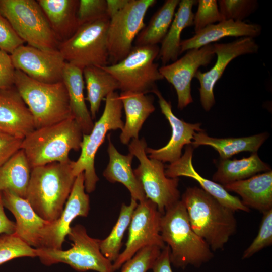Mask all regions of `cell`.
Returning a JSON list of instances; mask_svg holds the SVG:
<instances>
[{
  "mask_svg": "<svg viewBox=\"0 0 272 272\" xmlns=\"http://www.w3.org/2000/svg\"><path fill=\"white\" fill-rule=\"evenodd\" d=\"M181 200L193 230L212 251L222 250L236 232L235 212L197 186L188 187Z\"/></svg>",
  "mask_w": 272,
  "mask_h": 272,
  "instance_id": "cell-1",
  "label": "cell"
},
{
  "mask_svg": "<svg viewBox=\"0 0 272 272\" xmlns=\"http://www.w3.org/2000/svg\"><path fill=\"white\" fill-rule=\"evenodd\" d=\"M74 161L53 162L31 168L25 199L43 219L53 222L62 212L76 177Z\"/></svg>",
  "mask_w": 272,
  "mask_h": 272,
  "instance_id": "cell-2",
  "label": "cell"
},
{
  "mask_svg": "<svg viewBox=\"0 0 272 272\" xmlns=\"http://www.w3.org/2000/svg\"><path fill=\"white\" fill-rule=\"evenodd\" d=\"M160 234L170 248L171 263L175 267L184 269L188 265L199 267L214 257L208 244L192 229L181 199L162 215Z\"/></svg>",
  "mask_w": 272,
  "mask_h": 272,
  "instance_id": "cell-3",
  "label": "cell"
},
{
  "mask_svg": "<svg viewBox=\"0 0 272 272\" xmlns=\"http://www.w3.org/2000/svg\"><path fill=\"white\" fill-rule=\"evenodd\" d=\"M83 133L73 118L35 129L23 140L21 148L31 168L70 159L71 150L81 148Z\"/></svg>",
  "mask_w": 272,
  "mask_h": 272,
  "instance_id": "cell-4",
  "label": "cell"
},
{
  "mask_svg": "<svg viewBox=\"0 0 272 272\" xmlns=\"http://www.w3.org/2000/svg\"><path fill=\"white\" fill-rule=\"evenodd\" d=\"M14 85L31 111L36 129L73 118L62 81L44 83L16 70Z\"/></svg>",
  "mask_w": 272,
  "mask_h": 272,
  "instance_id": "cell-5",
  "label": "cell"
},
{
  "mask_svg": "<svg viewBox=\"0 0 272 272\" xmlns=\"http://www.w3.org/2000/svg\"><path fill=\"white\" fill-rule=\"evenodd\" d=\"M72 247L66 250L37 248V257L46 265L63 263L79 272H115L113 263L101 253L100 240L91 237L85 227L77 224L71 227L67 235Z\"/></svg>",
  "mask_w": 272,
  "mask_h": 272,
  "instance_id": "cell-6",
  "label": "cell"
},
{
  "mask_svg": "<svg viewBox=\"0 0 272 272\" xmlns=\"http://www.w3.org/2000/svg\"><path fill=\"white\" fill-rule=\"evenodd\" d=\"M0 13L28 45L42 50H58L59 43L37 1L0 0Z\"/></svg>",
  "mask_w": 272,
  "mask_h": 272,
  "instance_id": "cell-7",
  "label": "cell"
},
{
  "mask_svg": "<svg viewBox=\"0 0 272 272\" xmlns=\"http://www.w3.org/2000/svg\"><path fill=\"white\" fill-rule=\"evenodd\" d=\"M123 105L116 92L109 94L105 98V105L103 113L96 122L88 134H83L81 145V154L76 161L74 162L73 174L76 177L83 172L85 191L93 192L99 181L94 166L96 153L105 140L107 132L111 130L122 129L124 123L122 120Z\"/></svg>",
  "mask_w": 272,
  "mask_h": 272,
  "instance_id": "cell-8",
  "label": "cell"
},
{
  "mask_svg": "<svg viewBox=\"0 0 272 272\" xmlns=\"http://www.w3.org/2000/svg\"><path fill=\"white\" fill-rule=\"evenodd\" d=\"M110 18L107 16L79 27L58 50L65 61L82 70L91 66L107 65L109 53L107 33Z\"/></svg>",
  "mask_w": 272,
  "mask_h": 272,
  "instance_id": "cell-9",
  "label": "cell"
},
{
  "mask_svg": "<svg viewBox=\"0 0 272 272\" xmlns=\"http://www.w3.org/2000/svg\"><path fill=\"white\" fill-rule=\"evenodd\" d=\"M159 49L158 45L134 46L119 62L101 67L116 80L121 92H151L156 82L163 79L154 63Z\"/></svg>",
  "mask_w": 272,
  "mask_h": 272,
  "instance_id": "cell-10",
  "label": "cell"
},
{
  "mask_svg": "<svg viewBox=\"0 0 272 272\" xmlns=\"http://www.w3.org/2000/svg\"><path fill=\"white\" fill-rule=\"evenodd\" d=\"M128 146L129 153L139 161L140 164L133 172L146 198L155 203L163 215L167 209L180 199L179 178L167 177L163 163L147 156V145L144 138L132 139Z\"/></svg>",
  "mask_w": 272,
  "mask_h": 272,
  "instance_id": "cell-11",
  "label": "cell"
},
{
  "mask_svg": "<svg viewBox=\"0 0 272 272\" xmlns=\"http://www.w3.org/2000/svg\"><path fill=\"white\" fill-rule=\"evenodd\" d=\"M155 0H129L126 6L110 19L107 33L109 62L115 64L131 51L132 43L145 27L144 18Z\"/></svg>",
  "mask_w": 272,
  "mask_h": 272,
  "instance_id": "cell-12",
  "label": "cell"
},
{
  "mask_svg": "<svg viewBox=\"0 0 272 272\" xmlns=\"http://www.w3.org/2000/svg\"><path fill=\"white\" fill-rule=\"evenodd\" d=\"M162 216L157 205L151 200L147 198L138 203L128 227L125 248L113 262L115 271L145 247L154 245L161 249L164 247L165 244L160 234Z\"/></svg>",
  "mask_w": 272,
  "mask_h": 272,
  "instance_id": "cell-13",
  "label": "cell"
},
{
  "mask_svg": "<svg viewBox=\"0 0 272 272\" xmlns=\"http://www.w3.org/2000/svg\"><path fill=\"white\" fill-rule=\"evenodd\" d=\"M215 54L212 44L187 51L172 63L159 67L161 75L174 87L178 99L177 107L183 109L193 102L191 80L200 66H206Z\"/></svg>",
  "mask_w": 272,
  "mask_h": 272,
  "instance_id": "cell-14",
  "label": "cell"
},
{
  "mask_svg": "<svg viewBox=\"0 0 272 272\" xmlns=\"http://www.w3.org/2000/svg\"><path fill=\"white\" fill-rule=\"evenodd\" d=\"M213 45L217 56L215 65L206 72L198 70L194 76L200 84V101L206 111H210L215 103L214 88L228 64L239 56L257 53L259 49L251 37H241L231 42L215 43Z\"/></svg>",
  "mask_w": 272,
  "mask_h": 272,
  "instance_id": "cell-15",
  "label": "cell"
},
{
  "mask_svg": "<svg viewBox=\"0 0 272 272\" xmlns=\"http://www.w3.org/2000/svg\"><path fill=\"white\" fill-rule=\"evenodd\" d=\"M10 56L15 70L22 71L33 80L47 84L62 81L66 61L58 50H44L22 45Z\"/></svg>",
  "mask_w": 272,
  "mask_h": 272,
  "instance_id": "cell-16",
  "label": "cell"
},
{
  "mask_svg": "<svg viewBox=\"0 0 272 272\" xmlns=\"http://www.w3.org/2000/svg\"><path fill=\"white\" fill-rule=\"evenodd\" d=\"M90 210V199L84 185V174L75 179L72 191L59 217L50 222L46 227L41 248L61 249L65 238L71 230V225L77 217H86Z\"/></svg>",
  "mask_w": 272,
  "mask_h": 272,
  "instance_id": "cell-17",
  "label": "cell"
},
{
  "mask_svg": "<svg viewBox=\"0 0 272 272\" xmlns=\"http://www.w3.org/2000/svg\"><path fill=\"white\" fill-rule=\"evenodd\" d=\"M157 95L161 112L168 120L171 127L172 134L168 143L164 147L155 149L147 147L146 154L149 158L162 162L171 163L182 156V150L184 146L191 144L194 134L203 130L200 123H190L177 117L173 113L172 106L163 97L156 87L151 92Z\"/></svg>",
  "mask_w": 272,
  "mask_h": 272,
  "instance_id": "cell-18",
  "label": "cell"
},
{
  "mask_svg": "<svg viewBox=\"0 0 272 272\" xmlns=\"http://www.w3.org/2000/svg\"><path fill=\"white\" fill-rule=\"evenodd\" d=\"M1 192L4 208L15 218V233L31 247L41 248L45 229L50 222L39 216L25 198L8 190Z\"/></svg>",
  "mask_w": 272,
  "mask_h": 272,
  "instance_id": "cell-19",
  "label": "cell"
},
{
  "mask_svg": "<svg viewBox=\"0 0 272 272\" xmlns=\"http://www.w3.org/2000/svg\"><path fill=\"white\" fill-rule=\"evenodd\" d=\"M35 129L32 114L15 86L0 89V131L23 140Z\"/></svg>",
  "mask_w": 272,
  "mask_h": 272,
  "instance_id": "cell-20",
  "label": "cell"
},
{
  "mask_svg": "<svg viewBox=\"0 0 272 272\" xmlns=\"http://www.w3.org/2000/svg\"><path fill=\"white\" fill-rule=\"evenodd\" d=\"M193 150L191 144L186 145L181 157L166 166V176L170 178L180 176L191 178L197 182L200 188L225 207L235 212H249L250 209L244 205L239 198L230 194L222 185L202 177L195 170L192 163Z\"/></svg>",
  "mask_w": 272,
  "mask_h": 272,
  "instance_id": "cell-21",
  "label": "cell"
},
{
  "mask_svg": "<svg viewBox=\"0 0 272 272\" xmlns=\"http://www.w3.org/2000/svg\"><path fill=\"white\" fill-rule=\"evenodd\" d=\"M261 26L257 24L243 21L224 20L216 24L210 25L192 37L180 43V54L192 49H198L226 37H254L261 32Z\"/></svg>",
  "mask_w": 272,
  "mask_h": 272,
  "instance_id": "cell-22",
  "label": "cell"
},
{
  "mask_svg": "<svg viewBox=\"0 0 272 272\" xmlns=\"http://www.w3.org/2000/svg\"><path fill=\"white\" fill-rule=\"evenodd\" d=\"M242 198L244 205L262 213L272 209V171L264 172L244 180L222 185Z\"/></svg>",
  "mask_w": 272,
  "mask_h": 272,
  "instance_id": "cell-23",
  "label": "cell"
},
{
  "mask_svg": "<svg viewBox=\"0 0 272 272\" xmlns=\"http://www.w3.org/2000/svg\"><path fill=\"white\" fill-rule=\"evenodd\" d=\"M119 98L126 115L120 140L123 144L128 145L131 139H139V133L143 124L155 111V108L153 97L146 94L121 92Z\"/></svg>",
  "mask_w": 272,
  "mask_h": 272,
  "instance_id": "cell-24",
  "label": "cell"
},
{
  "mask_svg": "<svg viewBox=\"0 0 272 272\" xmlns=\"http://www.w3.org/2000/svg\"><path fill=\"white\" fill-rule=\"evenodd\" d=\"M107 152L109 163L103 173V176L111 183L119 182L129 190L131 198L139 202L147 199L142 186L135 176L131 164L134 156L129 153L122 155L116 149L108 135Z\"/></svg>",
  "mask_w": 272,
  "mask_h": 272,
  "instance_id": "cell-25",
  "label": "cell"
},
{
  "mask_svg": "<svg viewBox=\"0 0 272 272\" xmlns=\"http://www.w3.org/2000/svg\"><path fill=\"white\" fill-rule=\"evenodd\" d=\"M60 43L69 39L79 27L77 13L79 0H37Z\"/></svg>",
  "mask_w": 272,
  "mask_h": 272,
  "instance_id": "cell-26",
  "label": "cell"
},
{
  "mask_svg": "<svg viewBox=\"0 0 272 272\" xmlns=\"http://www.w3.org/2000/svg\"><path fill=\"white\" fill-rule=\"evenodd\" d=\"M62 81L67 91L72 115L80 126L83 134H88L94 123L85 102L83 70L66 62Z\"/></svg>",
  "mask_w": 272,
  "mask_h": 272,
  "instance_id": "cell-27",
  "label": "cell"
},
{
  "mask_svg": "<svg viewBox=\"0 0 272 272\" xmlns=\"http://www.w3.org/2000/svg\"><path fill=\"white\" fill-rule=\"evenodd\" d=\"M197 3L194 0L180 1L177 12L168 31L161 42L158 55L165 65L170 61H175L180 54L181 34L186 27L193 25V6Z\"/></svg>",
  "mask_w": 272,
  "mask_h": 272,
  "instance_id": "cell-28",
  "label": "cell"
},
{
  "mask_svg": "<svg viewBox=\"0 0 272 272\" xmlns=\"http://www.w3.org/2000/svg\"><path fill=\"white\" fill-rule=\"evenodd\" d=\"M268 137L264 132L240 138H216L209 136L203 130L194 134L191 145L194 149L210 146L218 152L221 159H226L240 152L256 153Z\"/></svg>",
  "mask_w": 272,
  "mask_h": 272,
  "instance_id": "cell-29",
  "label": "cell"
},
{
  "mask_svg": "<svg viewBox=\"0 0 272 272\" xmlns=\"http://www.w3.org/2000/svg\"><path fill=\"white\" fill-rule=\"evenodd\" d=\"M271 170L257 153L240 159H221L212 180L222 185L250 178L261 172Z\"/></svg>",
  "mask_w": 272,
  "mask_h": 272,
  "instance_id": "cell-30",
  "label": "cell"
},
{
  "mask_svg": "<svg viewBox=\"0 0 272 272\" xmlns=\"http://www.w3.org/2000/svg\"><path fill=\"white\" fill-rule=\"evenodd\" d=\"M31 168L20 149L0 166V191L8 190L25 198Z\"/></svg>",
  "mask_w": 272,
  "mask_h": 272,
  "instance_id": "cell-31",
  "label": "cell"
},
{
  "mask_svg": "<svg viewBox=\"0 0 272 272\" xmlns=\"http://www.w3.org/2000/svg\"><path fill=\"white\" fill-rule=\"evenodd\" d=\"M87 97L85 99L90 104V112L92 119L95 118L102 101L111 92L119 89L116 80L101 67L91 66L83 70Z\"/></svg>",
  "mask_w": 272,
  "mask_h": 272,
  "instance_id": "cell-32",
  "label": "cell"
},
{
  "mask_svg": "<svg viewBox=\"0 0 272 272\" xmlns=\"http://www.w3.org/2000/svg\"><path fill=\"white\" fill-rule=\"evenodd\" d=\"M179 0H166L153 15L148 24L134 40L135 46L156 45L161 43L171 24Z\"/></svg>",
  "mask_w": 272,
  "mask_h": 272,
  "instance_id": "cell-33",
  "label": "cell"
},
{
  "mask_svg": "<svg viewBox=\"0 0 272 272\" xmlns=\"http://www.w3.org/2000/svg\"><path fill=\"white\" fill-rule=\"evenodd\" d=\"M138 203V201L132 198L129 205L122 203L118 220L110 234L105 239L100 240L99 247L101 253L112 263L120 254L122 239Z\"/></svg>",
  "mask_w": 272,
  "mask_h": 272,
  "instance_id": "cell-34",
  "label": "cell"
},
{
  "mask_svg": "<svg viewBox=\"0 0 272 272\" xmlns=\"http://www.w3.org/2000/svg\"><path fill=\"white\" fill-rule=\"evenodd\" d=\"M24 257H36L35 249L15 233L0 235V265L13 259Z\"/></svg>",
  "mask_w": 272,
  "mask_h": 272,
  "instance_id": "cell-35",
  "label": "cell"
},
{
  "mask_svg": "<svg viewBox=\"0 0 272 272\" xmlns=\"http://www.w3.org/2000/svg\"><path fill=\"white\" fill-rule=\"evenodd\" d=\"M218 4L224 20L241 22L254 13L258 7L255 0H220Z\"/></svg>",
  "mask_w": 272,
  "mask_h": 272,
  "instance_id": "cell-36",
  "label": "cell"
},
{
  "mask_svg": "<svg viewBox=\"0 0 272 272\" xmlns=\"http://www.w3.org/2000/svg\"><path fill=\"white\" fill-rule=\"evenodd\" d=\"M161 250L154 245L142 248L122 265L121 272H147L152 269Z\"/></svg>",
  "mask_w": 272,
  "mask_h": 272,
  "instance_id": "cell-37",
  "label": "cell"
},
{
  "mask_svg": "<svg viewBox=\"0 0 272 272\" xmlns=\"http://www.w3.org/2000/svg\"><path fill=\"white\" fill-rule=\"evenodd\" d=\"M272 244V209L263 213L258 232L250 245L244 250L242 259L252 257Z\"/></svg>",
  "mask_w": 272,
  "mask_h": 272,
  "instance_id": "cell-38",
  "label": "cell"
},
{
  "mask_svg": "<svg viewBox=\"0 0 272 272\" xmlns=\"http://www.w3.org/2000/svg\"><path fill=\"white\" fill-rule=\"evenodd\" d=\"M197 3V9L193 18L195 33L210 25L224 20L216 0H198Z\"/></svg>",
  "mask_w": 272,
  "mask_h": 272,
  "instance_id": "cell-39",
  "label": "cell"
},
{
  "mask_svg": "<svg viewBox=\"0 0 272 272\" xmlns=\"http://www.w3.org/2000/svg\"><path fill=\"white\" fill-rule=\"evenodd\" d=\"M106 8V0H79L77 13L79 26L108 16Z\"/></svg>",
  "mask_w": 272,
  "mask_h": 272,
  "instance_id": "cell-40",
  "label": "cell"
},
{
  "mask_svg": "<svg viewBox=\"0 0 272 272\" xmlns=\"http://www.w3.org/2000/svg\"><path fill=\"white\" fill-rule=\"evenodd\" d=\"M24 42L16 33L8 20L0 13V49L11 54Z\"/></svg>",
  "mask_w": 272,
  "mask_h": 272,
  "instance_id": "cell-41",
  "label": "cell"
},
{
  "mask_svg": "<svg viewBox=\"0 0 272 272\" xmlns=\"http://www.w3.org/2000/svg\"><path fill=\"white\" fill-rule=\"evenodd\" d=\"M15 70L10 55L0 49V89L14 86Z\"/></svg>",
  "mask_w": 272,
  "mask_h": 272,
  "instance_id": "cell-42",
  "label": "cell"
},
{
  "mask_svg": "<svg viewBox=\"0 0 272 272\" xmlns=\"http://www.w3.org/2000/svg\"><path fill=\"white\" fill-rule=\"evenodd\" d=\"M22 141L0 131V166L20 149Z\"/></svg>",
  "mask_w": 272,
  "mask_h": 272,
  "instance_id": "cell-43",
  "label": "cell"
},
{
  "mask_svg": "<svg viewBox=\"0 0 272 272\" xmlns=\"http://www.w3.org/2000/svg\"><path fill=\"white\" fill-rule=\"evenodd\" d=\"M153 272H173L170 260V250L165 245L155 261L152 269Z\"/></svg>",
  "mask_w": 272,
  "mask_h": 272,
  "instance_id": "cell-44",
  "label": "cell"
},
{
  "mask_svg": "<svg viewBox=\"0 0 272 272\" xmlns=\"http://www.w3.org/2000/svg\"><path fill=\"white\" fill-rule=\"evenodd\" d=\"M15 222L10 220L5 214L0 191V234H11L15 232Z\"/></svg>",
  "mask_w": 272,
  "mask_h": 272,
  "instance_id": "cell-45",
  "label": "cell"
},
{
  "mask_svg": "<svg viewBox=\"0 0 272 272\" xmlns=\"http://www.w3.org/2000/svg\"><path fill=\"white\" fill-rule=\"evenodd\" d=\"M129 0H106V12L110 19L120 11Z\"/></svg>",
  "mask_w": 272,
  "mask_h": 272,
  "instance_id": "cell-46",
  "label": "cell"
}]
</instances>
